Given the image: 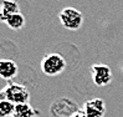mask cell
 <instances>
[{"instance_id": "cell-7", "label": "cell", "mask_w": 123, "mask_h": 117, "mask_svg": "<svg viewBox=\"0 0 123 117\" xmlns=\"http://www.w3.org/2000/svg\"><path fill=\"white\" fill-rule=\"evenodd\" d=\"M20 13L19 4L15 0H1L0 1V21H5L12 14Z\"/></svg>"}, {"instance_id": "cell-3", "label": "cell", "mask_w": 123, "mask_h": 117, "mask_svg": "<svg viewBox=\"0 0 123 117\" xmlns=\"http://www.w3.org/2000/svg\"><path fill=\"white\" fill-rule=\"evenodd\" d=\"M59 18L63 27L68 29V30H77L83 23L82 14L75 8H65L59 14Z\"/></svg>"}, {"instance_id": "cell-11", "label": "cell", "mask_w": 123, "mask_h": 117, "mask_svg": "<svg viewBox=\"0 0 123 117\" xmlns=\"http://www.w3.org/2000/svg\"><path fill=\"white\" fill-rule=\"evenodd\" d=\"M83 117H86V115H85V116H83Z\"/></svg>"}, {"instance_id": "cell-1", "label": "cell", "mask_w": 123, "mask_h": 117, "mask_svg": "<svg viewBox=\"0 0 123 117\" xmlns=\"http://www.w3.org/2000/svg\"><path fill=\"white\" fill-rule=\"evenodd\" d=\"M0 100H8L14 105L29 104L30 92L24 85L10 82L0 91Z\"/></svg>"}, {"instance_id": "cell-4", "label": "cell", "mask_w": 123, "mask_h": 117, "mask_svg": "<svg viewBox=\"0 0 123 117\" xmlns=\"http://www.w3.org/2000/svg\"><path fill=\"white\" fill-rule=\"evenodd\" d=\"M92 81L96 86H106L112 81V71L105 64H95L91 67Z\"/></svg>"}, {"instance_id": "cell-9", "label": "cell", "mask_w": 123, "mask_h": 117, "mask_svg": "<svg viewBox=\"0 0 123 117\" xmlns=\"http://www.w3.org/2000/svg\"><path fill=\"white\" fill-rule=\"evenodd\" d=\"M4 23L10 29H12V30H20V29H23L24 25H25V16L21 13H16V14L10 15Z\"/></svg>"}, {"instance_id": "cell-2", "label": "cell", "mask_w": 123, "mask_h": 117, "mask_svg": "<svg viewBox=\"0 0 123 117\" xmlns=\"http://www.w3.org/2000/svg\"><path fill=\"white\" fill-rule=\"evenodd\" d=\"M66 69V61L60 54H47L41 60V71L47 76H57Z\"/></svg>"}, {"instance_id": "cell-5", "label": "cell", "mask_w": 123, "mask_h": 117, "mask_svg": "<svg viewBox=\"0 0 123 117\" xmlns=\"http://www.w3.org/2000/svg\"><path fill=\"white\" fill-rule=\"evenodd\" d=\"M82 111L86 117H103L106 113V104L102 98H92L85 102Z\"/></svg>"}, {"instance_id": "cell-8", "label": "cell", "mask_w": 123, "mask_h": 117, "mask_svg": "<svg viewBox=\"0 0 123 117\" xmlns=\"http://www.w3.org/2000/svg\"><path fill=\"white\" fill-rule=\"evenodd\" d=\"M39 112L29 104H21L15 106V112L12 117H37Z\"/></svg>"}, {"instance_id": "cell-10", "label": "cell", "mask_w": 123, "mask_h": 117, "mask_svg": "<svg viewBox=\"0 0 123 117\" xmlns=\"http://www.w3.org/2000/svg\"><path fill=\"white\" fill-rule=\"evenodd\" d=\"M15 106L8 100H0V117H12L15 112Z\"/></svg>"}, {"instance_id": "cell-6", "label": "cell", "mask_w": 123, "mask_h": 117, "mask_svg": "<svg viewBox=\"0 0 123 117\" xmlns=\"http://www.w3.org/2000/svg\"><path fill=\"white\" fill-rule=\"evenodd\" d=\"M18 74V64L10 58L0 60V77L4 80H11Z\"/></svg>"}]
</instances>
